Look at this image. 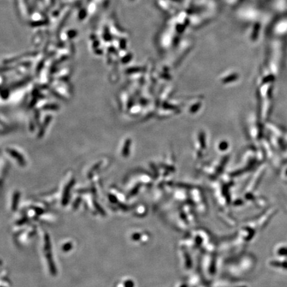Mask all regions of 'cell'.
Masks as SVG:
<instances>
[{"mask_svg": "<svg viewBox=\"0 0 287 287\" xmlns=\"http://www.w3.org/2000/svg\"><path fill=\"white\" fill-rule=\"evenodd\" d=\"M9 153H10L11 155L14 156V158H17V160L19 161V162H20L21 164H24L25 162H24V160H23V158H22V156L21 157L20 156H19V154L17 152V151H15L14 150H9Z\"/></svg>", "mask_w": 287, "mask_h": 287, "instance_id": "cell-1", "label": "cell"}]
</instances>
